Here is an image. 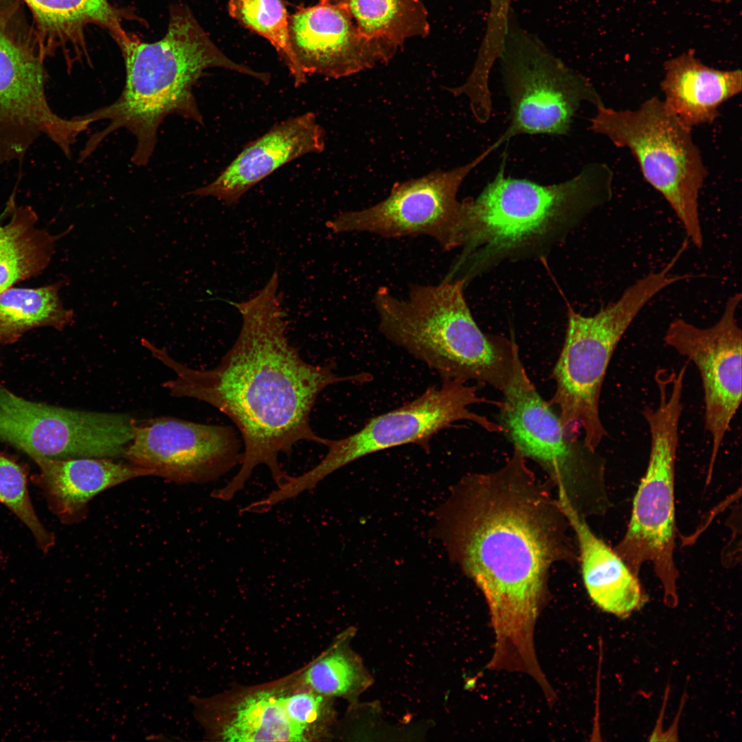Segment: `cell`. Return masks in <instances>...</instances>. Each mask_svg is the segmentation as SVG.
Here are the masks:
<instances>
[{
    "mask_svg": "<svg viewBox=\"0 0 742 742\" xmlns=\"http://www.w3.org/2000/svg\"><path fill=\"white\" fill-rule=\"evenodd\" d=\"M525 462L514 448L498 471L464 477L436 510L433 535L486 601L495 633L488 666L530 673L539 666L534 632L550 567L572 553L558 499Z\"/></svg>",
    "mask_w": 742,
    "mask_h": 742,
    "instance_id": "cell-1",
    "label": "cell"
},
{
    "mask_svg": "<svg viewBox=\"0 0 742 742\" xmlns=\"http://www.w3.org/2000/svg\"><path fill=\"white\" fill-rule=\"evenodd\" d=\"M282 297L278 272L274 271L257 295L234 303L242 316L239 335L220 363L209 370L189 368L165 348L141 341L153 357L175 372L174 379L162 384L170 396L204 401L236 426L244 446L240 468L228 484L212 491L216 499L231 500L261 464L268 467L277 487L284 484L289 476L280 465V454L289 456L300 441L323 445L326 441L310 423L319 394L330 385L364 383L372 379L368 373L340 376L332 363L304 361L288 340Z\"/></svg>",
    "mask_w": 742,
    "mask_h": 742,
    "instance_id": "cell-2",
    "label": "cell"
},
{
    "mask_svg": "<svg viewBox=\"0 0 742 742\" xmlns=\"http://www.w3.org/2000/svg\"><path fill=\"white\" fill-rule=\"evenodd\" d=\"M119 44L125 63V85L115 102L80 115L91 124L108 121L105 128L86 142L80 153L81 161L108 135L126 129L135 139L131 161L144 166L155 151L159 128L168 115H179L203 125L193 87L208 69L232 70L264 84L270 81L269 74L254 70L225 55L186 7L171 11L166 33L160 40L144 43L127 37Z\"/></svg>",
    "mask_w": 742,
    "mask_h": 742,
    "instance_id": "cell-3",
    "label": "cell"
},
{
    "mask_svg": "<svg viewBox=\"0 0 742 742\" xmlns=\"http://www.w3.org/2000/svg\"><path fill=\"white\" fill-rule=\"evenodd\" d=\"M464 284L450 278L415 284L405 297L379 287L373 297L379 330L442 381H473L503 392L514 376L517 344L482 332L466 302Z\"/></svg>",
    "mask_w": 742,
    "mask_h": 742,
    "instance_id": "cell-4",
    "label": "cell"
},
{
    "mask_svg": "<svg viewBox=\"0 0 742 742\" xmlns=\"http://www.w3.org/2000/svg\"><path fill=\"white\" fill-rule=\"evenodd\" d=\"M505 159L494 179L475 199L462 202V256L484 266L546 236L567 220L578 218L609 201L614 174L602 163H592L573 178L543 186L506 177Z\"/></svg>",
    "mask_w": 742,
    "mask_h": 742,
    "instance_id": "cell-5",
    "label": "cell"
},
{
    "mask_svg": "<svg viewBox=\"0 0 742 742\" xmlns=\"http://www.w3.org/2000/svg\"><path fill=\"white\" fill-rule=\"evenodd\" d=\"M677 282L668 265L627 287L615 302L592 316L567 311L565 338L552 372L555 391L548 401L556 407L570 438H579L596 450L607 436L600 416L602 386L612 355L625 333L644 306Z\"/></svg>",
    "mask_w": 742,
    "mask_h": 742,
    "instance_id": "cell-6",
    "label": "cell"
},
{
    "mask_svg": "<svg viewBox=\"0 0 742 742\" xmlns=\"http://www.w3.org/2000/svg\"><path fill=\"white\" fill-rule=\"evenodd\" d=\"M589 128L631 152L644 179L666 199L688 238L701 248L699 196L707 170L692 129L657 97L635 109L599 105Z\"/></svg>",
    "mask_w": 742,
    "mask_h": 742,
    "instance_id": "cell-7",
    "label": "cell"
},
{
    "mask_svg": "<svg viewBox=\"0 0 742 742\" xmlns=\"http://www.w3.org/2000/svg\"><path fill=\"white\" fill-rule=\"evenodd\" d=\"M656 384L657 407H646L642 412L651 434L648 466L633 498L626 532L614 550L637 576L650 563L662 585L665 604L673 607L678 602L674 484L684 382L674 379L671 391L665 380Z\"/></svg>",
    "mask_w": 742,
    "mask_h": 742,
    "instance_id": "cell-8",
    "label": "cell"
},
{
    "mask_svg": "<svg viewBox=\"0 0 742 742\" xmlns=\"http://www.w3.org/2000/svg\"><path fill=\"white\" fill-rule=\"evenodd\" d=\"M498 59L510 102V123L502 144L521 134L565 135L581 104H603L592 82L567 66L510 12Z\"/></svg>",
    "mask_w": 742,
    "mask_h": 742,
    "instance_id": "cell-9",
    "label": "cell"
},
{
    "mask_svg": "<svg viewBox=\"0 0 742 742\" xmlns=\"http://www.w3.org/2000/svg\"><path fill=\"white\" fill-rule=\"evenodd\" d=\"M477 390V386L466 383L443 380L412 401L369 419L357 432L337 440L326 438V456L307 472L291 477L284 487L285 495L296 497L339 469L376 452L416 445L429 453L432 438L458 421L473 422L488 432L502 433L499 424L469 409L479 403L499 405V401L479 397Z\"/></svg>",
    "mask_w": 742,
    "mask_h": 742,
    "instance_id": "cell-10",
    "label": "cell"
},
{
    "mask_svg": "<svg viewBox=\"0 0 742 742\" xmlns=\"http://www.w3.org/2000/svg\"><path fill=\"white\" fill-rule=\"evenodd\" d=\"M44 59L32 30L0 22V164L21 159L44 135L69 157L78 137L90 126L51 109Z\"/></svg>",
    "mask_w": 742,
    "mask_h": 742,
    "instance_id": "cell-11",
    "label": "cell"
},
{
    "mask_svg": "<svg viewBox=\"0 0 742 742\" xmlns=\"http://www.w3.org/2000/svg\"><path fill=\"white\" fill-rule=\"evenodd\" d=\"M499 146L496 141L470 162L396 183L366 208L339 213L326 223L336 234L368 233L387 238L426 236L445 251L462 246V202L458 190L469 173Z\"/></svg>",
    "mask_w": 742,
    "mask_h": 742,
    "instance_id": "cell-12",
    "label": "cell"
},
{
    "mask_svg": "<svg viewBox=\"0 0 742 742\" xmlns=\"http://www.w3.org/2000/svg\"><path fill=\"white\" fill-rule=\"evenodd\" d=\"M135 421L124 413L30 401L0 385V441L31 458H124Z\"/></svg>",
    "mask_w": 742,
    "mask_h": 742,
    "instance_id": "cell-13",
    "label": "cell"
},
{
    "mask_svg": "<svg viewBox=\"0 0 742 742\" xmlns=\"http://www.w3.org/2000/svg\"><path fill=\"white\" fill-rule=\"evenodd\" d=\"M499 423L524 457L541 466L567 493L569 484H585L605 491L604 462L579 438L569 437L558 414L543 399L519 357L513 378L502 392Z\"/></svg>",
    "mask_w": 742,
    "mask_h": 742,
    "instance_id": "cell-14",
    "label": "cell"
},
{
    "mask_svg": "<svg viewBox=\"0 0 742 742\" xmlns=\"http://www.w3.org/2000/svg\"><path fill=\"white\" fill-rule=\"evenodd\" d=\"M241 445L232 427L161 416L136 420L124 458L170 481L201 484L240 464Z\"/></svg>",
    "mask_w": 742,
    "mask_h": 742,
    "instance_id": "cell-15",
    "label": "cell"
},
{
    "mask_svg": "<svg viewBox=\"0 0 742 742\" xmlns=\"http://www.w3.org/2000/svg\"><path fill=\"white\" fill-rule=\"evenodd\" d=\"M741 300L739 293L729 297L720 318L709 327L675 319L664 339L668 346L691 361L701 376L705 428L712 441L709 477L741 402L742 333L736 317Z\"/></svg>",
    "mask_w": 742,
    "mask_h": 742,
    "instance_id": "cell-16",
    "label": "cell"
},
{
    "mask_svg": "<svg viewBox=\"0 0 742 742\" xmlns=\"http://www.w3.org/2000/svg\"><path fill=\"white\" fill-rule=\"evenodd\" d=\"M289 30L302 85L310 75L339 78L384 64L399 47L367 37L347 10L319 1L289 15Z\"/></svg>",
    "mask_w": 742,
    "mask_h": 742,
    "instance_id": "cell-17",
    "label": "cell"
},
{
    "mask_svg": "<svg viewBox=\"0 0 742 742\" xmlns=\"http://www.w3.org/2000/svg\"><path fill=\"white\" fill-rule=\"evenodd\" d=\"M325 148V133L313 112L291 117L247 144L211 183L188 195L236 204L252 187L284 165Z\"/></svg>",
    "mask_w": 742,
    "mask_h": 742,
    "instance_id": "cell-18",
    "label": "cell"
},
{
    "mask_svg": "<svg viewBox=\"0 0 742 742\" xmlns=\"http://www.w3.org/2000/svg\"><path fill=\"white\" fill-rule=\"evenodd\" d=\"M557 499L578 542L582 577L590 598L602 610L620 618L639 609L646 598L638 576L592 532L563 490H558Z\"/></svg>",
    "mask_w": 742,
    "mask_h": 742,
    "instance_id": "cell-19",
    "label": "cell"
},
{
    "mask_svg": "<svg viewBox=\"0 0 742 742\" xmlns=\"http://www.w3.org/2000/svg\"><path fill=\"white\" fill-rule=\"evenodd\" d=\"M32 459L39 469L36 483L52 510L65 523L83 517L88 503L104 490L135 477L153 475L149 469L108 458Z\"/></svg>",
    "mask_w": 742,
    "mask_h": 742,
    "instance_id": "cell-20",
    "label": "cell"
},
{
    "mask_svg": "<svg viewBox=\"0 0 742 742\" xmlns=\"http://www.w3.org/2000/svg\"><path fill=\"white\" fill-rule=\"evenodd\" d=\"M660 86L665 106L685 126L711 124L719 116L720 106L742 90L740 69L710 67L692 52L666 62Z\"/></svg>",
    "mask_w": 742,
    "mask_h": 742,
    "instance_id": "cell-21",
    "label": "cell"
},
{
    "mask_svg": "<svg viewBox=\"0 0 742 742\" xmlns=\"http://www.w3.org/2000/svg\"><path fill=\"white\" fill-rule=\"evenodd\" d=\"M23 1L32 14V30L44 58L60 47L78 44L88 23L108 29L118 43L127 37L119 12L107 0Z\"/></svg>",
    "mask_w": 742,
    "mask_h": 742,
    "instance_id": "cell-22",
    "label": "cell"
},
{
    "mask_svg": "<svg viewBox=\"0 0 742 742\" xmlns=\"http://www.w3.org/2000/svg\"><path fill=\"white\" fill-rule=\"evenodd\" d=\"M8 203L10 220L0 225V293L16 283L41 273L49 265L56 242L72 229L54 235L37 227L29 206Z\"/></svg>",
    "mask_w": 742,
    "mask_h": 742,
    "instance_id": "cell-23",
    "label": "cell"
},
{
    "mask_svg": "<svg viewBox=\"0 0 742 742\" xmlns=\"http://www.w3.org/2000/svg\"><path fill=\"white\" fill-rule=\"evenodd\" d=\"M347 10L359 31L372 38L401 47L429 34L427 10L422 0H319Z\"/></svg>",
    "mask_w": 742,
    "mask_h": 742,
    "instance_id": "cell-24",
    "label": "cell"
},
{
    "mask_svg": "<svg viewBox=\"0 0 742 742\" xmlns=\"http://www.w3.org/2000/svg\"><path fill=\"white\" fill-rule=\"evenodd\" d=\"M59 282L38 288L11 286L0 293V341H16L25 332L50 326L63 330L74 313L61 301Z\"/></svg>",
    "mask_w": 742,
    "mask_h": 742,
    "instance_id": "cell-25",
    "label": "cell"
},
{
    "mask_svg": "<svg viewBox=\"0 0 742 742\" xmlns=\"http://www.w3.org/2000/svg\"><path fill=\"white\" fill-rule=\"evenodd\" d=\"M306 728L286 715L280 696L270 691L247 695L238 703L234 713L223 728L226 741H304Z\"/></svg>",
    "mask_w": 742,
    "mask_h": 742,
    "instance_id": "cell-26",
    "label": "cell"
},
{
    "mask_svg": "<svg viewBox=\"0 0 742 742\" xmlns=\"http://www.w3.org/2000/svg\"><path fill=\"white\" fill-rule=\"evenodd\" d=\"M354 635L352 628L337 646L308 668L304 679L314 692L354 700L372 685L371 675L350 647Z\"/></svg>",
    "mask_w": 742,
    "mask_h": 742,
    "instance_id": "cell-27",
    "label": "cell"
},
{
    "mask_svg": "<svg viewBox=\"0 0 742 742\" xmlns=\"http://www.w3.org/2000/svg\"><path fill=\"white\" fill-rule=\"evenodd\" d=\"M232 18L267 39L287 67L295 87L302 85L291 47L289 15L282 0H229Z\"/></svg>",
    "mask_w": 742,
    "mask_h": 742,
    "instance_id": "cell-28",
    "label": "cell"
},
{
    "mask_svg": "<svg viewBox=\"0 0 742 742\" xmlns=\"http://www.w3.org/2000/svg\"><path fill=\"white\" fill-rule=\"evenodd\" d=\"M0 502L8 507L30 530L38 547L47 552L54 537L39 520L29 494L27 473L11 458L0 453Z\"/></svg>",
    "mask_w": 742,
    "mask_h": 742,
    "instance_id": "cell-29",
    "label": "cell"
},
{
    "mask_svg": "<svg viewBox=\"0 0 742 742\" xmlns=\"http://www.w3.org/2000/svg\"><path fill=\"white\" fill-rule=\"evenodd\" d=\"M502 38L499 32L486 29L470 75L462 85L447 89L455 96L467 97L473 117L481 124L489 120L492 111L489 75L494 62L498 59Z\"/></svg>",
    "mask_w": 742,
    "mask_h": 742,
    "instance_id": "cell-30",
    "label": "cell"
},
{
    "mask_svg": "<svg viewBox=\"0 0 742 742\" xmlns=\"http://www.w3.org/2000/svg\"><path fill=\"white\" fill-rule=\"evenodd\" d=\"M326 697L315 692L298 693L280 696V699L289 719L306 728L328 715Z\"/></svg>",
    "mask_w": 742,
    "mask_h": 742,
    "instance_id": "cell-31",
    "label": "cell"
},
{
    "mask_svg": "<svg viewBox=\"0 0 742 742\" xmlns=\"http://www.w3.org/2000/svg\"><path fill=\"white\" fill-rule=\"evenodd\" d=\"M19 4L17 0H0V22L12 23L17 21Z\"/></svg>",
    "mask_w": 742,
    "mask_h": 742,
    "instance_id": "cell-32",
    "label": "cell"
},
{
    "mask_svg": "<svg viewBox=\"0 0 742 742\" xmlns=\"http://www.w3.org/2000/svg\"><path fill=\"white\" fill-rule=\"evenodd\" d=\"M490 4V8L495 7L498 5L499 0H488Z\"/></svg>",
    "mask_w": 742,
    "mask_h": 742,
    "instance_id": "cell-33",
    "label": "cell"
}]
</instances>
